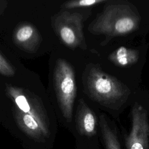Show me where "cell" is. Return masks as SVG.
<instances>
[{
	"label": "cell",
	"mask_w": 149,
	"mask_h": 149,
	"mask_svg": "<svg viewBox=\"0 0 149 149\" xmlns=\"http://www.w3.org/2000/svg\"><path fill=\"white\" fill-rule=\"evenodd\" d=\"M100 119V125L106 149H120L116 133L108 125L105 116L101 115Z\"/></svg>",
	"instance_id": "cell-10"
},
{
	"label": "cell",
	"mask_w": 149,
	"mask_h": 149,
	"mask_svg": "<svg viewBox=\"0 0 149 149\" xmlns=\"http://www.w3.org/2000/svg\"><path fill=\"white\" fill-rule=\"evenodd\" d=\"M77 127L82 135L91 136L97 130V118L94 112L83 100H79L76 112Z\"/></svg>",
	"instance_id": "cell-7"
},
{
	"label": "cell",
	"mask_w": 149,
	"mask_h": 149,
	"mask_svg": "<svg viewBox=\"0 0 149 149\" xmlns=\"http://www.w3.org/2000/svg\"><path fill=\"white\" fill-rule=\"evenodd\" d=\"M140 58V53L137 49L120 47L111 53L109 60L115 65L121 67L132 66L137 62Z\"/></svg>",
	"instance_id": "cell-9"
},
{
	"label": "cell",
	"mask_w": 149,
	"mask_h": 149,
	"mask_svg": "<svg viewBox=\"0 0 149 149\" xmlns=\"http://www.w3.org/2000/svg\"><path fill=\"white\" fill-rule=\"evenodd\" d=\"M86 85L91 97L104 104L121 102L128 94L127 88L119 81L94 66L87 72Z\"/></svg>",
	"instance_id": "cell-2"
},
{
	"label": "cell",
	"mask_w": 149,
	"mask_h": 149,
	"mask_svg": "<svg viewBox=\"0 0 149 149\" xmlns=\"http://www.w3.org/2000/svg\"><path fill=\"white\" fill-rule=\"evenodd\" d=\"M6 90L9 97L15 103L16 109L31 116L44 129L49 130L44 109L33 94L25 92L22 88L13 86H7Z\"/></svg>",
	"instance_id": "cell-6"
},
{
	"label": "cell",
	"mask_w": 149,
	"mask_h": 149,
	"mask_svg": "<svg viewBox=\"0 0 149 149\" xmlns=\"http://www.w3.org/2000/svg\"><path fill=\"white\" fill-rule=\"evenodd\" d=\"M0 74L5 76H13L15 70L0 54Z\"/></svg>",
	"instance_id": "cell-12"
},
{
	"label": "cell",
	"mask_w": 149,
	"mask_h": 149,
	"mask_svg": "<svg viewBox=\"0 0 149 149\" xmlns=\"http://www.w3.org/2000/svg\"><path fill=\"white\" fill-rule=\"evenodd\" d=\"M14 40L15 42L23 49L34 51L40 43V36L33 26L24 24L16 29Z\"/></svg>",
	"instance_id": "cell-8"
},
{
	"label": "cell",
	"mask_w": 149,
	"mask_h": 149,
	"mask_svg": "<svg viewBox=\"0 0 149 149\" xmlns=\"http://www.w3.org/2000/svg\"><path fill=\"white\" fill-rule=\"evenodd\" d=\"M7 2L3 0H0V15H1L5 10L7 7Z\"/></svg>",
	"instance_id": "cell-13"
},
{
	"label": "cell",
	"mask_w": 149,
	"mask_h": 149,
	"mask_svg": "<svg viewBox=\"0 0 149 149\" xmlns=\"http://www.w3.org/2000/svg\"><path fill=\"white\" fill-rule=\"evenodd\" d=\"M132 127L126 141L127 149L149 148V120L147 110L136 103L132 108Z\"/></svg>",
	"instance_id": "cell-5"
},
{
	"label": "cell",
	"mask_w": 149,
	"mask_h": 149,
	"mask_svg": "<svg viewBox=\"0 0 149 149\" xmlns=\"http://www.w3.org/2000/svg\"><path fill=\"white\" fill-rule=\"evenodd\" d=\"M55 90L60 109L67 121L72 120L77 94L75 73L72 65L63 59L57 60L54 72Z\"/></svg>",
	"instance_id": "cell-3"
},
{
	"label": "cell",
	"mask_w": 149,
	"mask_h": 149,
	"mask_svg": "<svg viewBox=\"0 0 149 149\" xmlns=\"http://www.w3.org/2000/svg\"><path fill=\"white\" fill-rule=\"evenodd\" d=\"M107 2V0H75L69 1L65 2L62 5V8L65 9H73L87 8L101 3H105Z\"/></svg>",
	"instance_id": "cell-11"
},
{
	"label": "cell",
	"mask_w": 149,
	"mask_h": 149,
	"mask_svg": "<svg viewBox=\"0 0 149 149\" xmlns=\"http://www.w3.org/2000/svg\"><path fill=\"white\" fill-rule=\"evenodd\" d=\"M140 17L133 6L125 3L106 4L102 12L91 23L89 30L107 37L122 36L139 27Z\"/></svg>",
	"instance_id": "cell-1"
},
{
	"label": "cell",
	"mask_w": 149,
	"mask_h": 149,
	"mask_svg": "<svg viewBox=\"0 0 149 149\" xmlns=\"http://www.w3.org/2000/svg\"><path fill=\"white\" fill-rule=\"evenodd\" d=\"M83 22V15L77 12L63 11L54 19L55 31L67 47L74 49L84 45Z\"/></svg>",
	"instance_id": "cell-4"
}]
</instances>
